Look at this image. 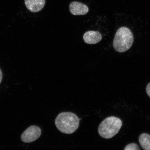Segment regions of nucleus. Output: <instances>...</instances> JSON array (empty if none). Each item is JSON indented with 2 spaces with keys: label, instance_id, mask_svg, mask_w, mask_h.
<instances>
[{
  "label": "nucleus",
  "instance_id": "1",
  "mask_svg": "<svg viewBox=\"0 0 150 150\" xmlns=\"http://www.w3.org/2000/svg\"><path fill=\"white\" fill-rule=\"evenodd\" d=\"M80 121L77 116L72 112H61L55 120L56 127L64 134H71L78 128Z\"/></svg>",
  "mask_w": 150,
  "mask_h": 150
},
{
  "label": "nucleus",
  "instance_id": "2",
  "mask_svg": "<svg viewBox=\"0 0 150 150\" xmlns=\"http://www.w3.org/2000/svg\"><path fill=\"white\" fill-rule=\"evenodd\" d=\"M134 41V35L131 30L127 27H122L118 29L115 34L113 47L118 52H125L130 49Z\"/></svg>",
  "mask_w": 150,
  "mask_h": 150
},
{
  "label": "nucleus",
  "instance_id": "3",
  "mask_svg": "<svg viewBox=\"0 0 150 150\" xmlns=\"http://www.w3.org/2000/svg\"><path fill=\"white\" fill-rule=\"evenodd\" d=\"M122 125V122L119 118L115 117L106 118L99 125V135L106 139L111 138L119 132Z\"/></svg>",
  "mask_w": 150,
  "mask_h": 150
},
{
  "label": "nucleus",
  "instance_id": "4",
  "mask_svg": "<svg viewBox=\"0 0 150 150\" xmlns=\"http://www.w3.org/2000/svg\"><path fill=\"white\" fill-rule=\"evenodd\" d=\"M41 134L42 130L40 127L35 125H32L22 133L21 139L25 143H31L38 139Z\"/></svg>",
  "mask_w": 150,
  "mask_h": 150
},
{
  "label": "nucleus",
  "instance_id": "5",
  "mask_svg": "<svg viewBox=\"0 0 150 150\" xmlns=\"http://www.w3.org/2000/svg\"><path fill=\"white\" fill-rule=\"evenodd\" d=\"M69 10L74 16H83L88 13V7L84 4L78 1H72L69 5Z\"/></svg>",
  "mask_w": 150,
  "mask_h": 150
},
{
  "label": "nucleus",
  "instance_id": "6",
  "mask_svg": "<svg viewBox=\"0 0 150 150\" xmlns=\"http://www.w3.org/2000/svg\"><path fill=\"white\" fill-rule=\"evenodd\" d=\"M102 38V35L98 31H88L83 35L84 42L89 45L96 44L100 42Z\"/></svg>",
  "mask_w": 150,
  "mask_h": 150
},
{
  "label": "nucleus",
  "instance_id": "7",
  "mask_svg": "<svg viewBox=\"0 0 150 150\" xmlns=\"http://www.w3.org/2000/svg\"><path fill=\"white\" fill-rule=\"evenodd\" d=\"M27 9L33 13L42 10L45 4V0H24Z\"/></svg>",
  "mask_w": 150,
  "mask_h": 150
},
{
  "label": "nucleus",
  "instance_id": "8",
  "mask_svg": "<svg viewBox=\"0 0 150 150\" xmlns=\"http://www.w3.org/2000/svg\"><path fill=\"white\" fill-rule=\"evenodd\" d=\"M139 141L142 149L144 150H150V135L146 133L140 135Z\"/></svg>",
  "mask_w": 150,
  "mask_h": 150
},
{
  "label": "nucleus",
  "instance_id": "9",
  "mask_svg": "<svg viewBox=\"0 0 150 150\" xmlns=\"http://www.w3.org/2000/svg\"><path fill=\"white\" fill-rule=\"evenodd\" d=\"M125 150H140L139 146L135 143H131L127 145L124 149Z\"/></svg>",
  "mask_w": 150,
  "mask_h": 150
},
{
  "label": "nucleus",
  "instance_id": "10",
  "mask_svg": "<svg viewBox=\"0 0 150 150\" xmlns=\"http://www.w3.org/2000/svg\"><path fill=\"white\" fill-rule=\"evenodd\" d=\"M146 92L148 95L150 97V83L148 84L146 87Z\"/></svg>",
  "mask_w": 150,
  "mask_h": 150
},
{
  "label": "nucleus",
  "instance_id": "11",
  "mask_svg": "<svg viewBox=\"0 0 150 150\" xmlns=\"http://www.w3.org/2000/svg\"><path fill=\"white\" fill-rule=\"evenodd\" d=\"M3 79V74L2 71L0 69V84H1Z\"/></svg>",
  "mask_w": 150,
  "mask_h": 150
}]
</instances>
